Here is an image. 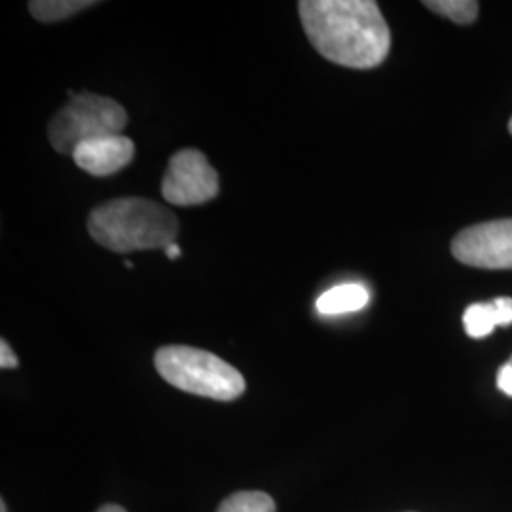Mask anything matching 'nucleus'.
<instances>
[{
	"label": "nucleus",
	"mask_w": 512,
	"mask_h": 512,
	"mask_svg": "<svg viewBox=\"0 0 512 512\" xmlns=\"http://www.w3.org/2000/svg\"><path fill=\"white\" fill-rule=\"evenodd\" d=\"M97 512H126L122 507H118V505H105V507H101Z\"/></svg>",
	"instance_id": "obj_16"
},
{
	"label": "nucleus",
	"mask_w": 512,
	"mask_h": 512,
	"mask_svg": "<svg viewBox=\"0 0 512 512\" xmlns=\"http://www.w3.org/2000/svg\"><path fill=\"white\" fill-rule=\"evenodd\" d=\"M71 101L57 110L48 126V139L55 152L73 156L74 150L107 135H122L128 126L126 109L103 95L69 92Z\"/></svg>",
	"instance_id": "obj_4"
},
{
	"label": "nucleus",
	"mask_w": 512,
	"mask_h": 512,
	"mask_svg": "<svg viewBox=\"0 0 512 512\" xmlns=\"http://www.w3.org/2000/svg\"><path fill=\"white\" fill-rule=\"evenodd\" d=\"M88 232L101 247L126 255L169 247L179 234V220L152 200L118 198L93 209Z\"/></svg>",
	"instance_id": "obj_2"
},
{
	"label": "nucleus",
	"mask_w": 512,
	"mask_h": 512,
	"mask_svg": "<svg viewBox=\"0 0 512 512\" xmlns=\"http://www.w3.org/2000/svg\"><path fill=\"white\" fill-rule=\"evenodd\" d=\"M465 332L471 338H486L494 332L495 327L512 325V298L499 296L492 302L471 304L463 313Z\"/></svg>",
	"instance_id": "obj_8"
},
{
	"label": "nucleus",
	"mask_w": 512,
	"mask_h": 512,
	"mask_svg": "<svg viewBox=\"0 0 512 512\" xmlns=\"http://www.w3.org/2000/svg\"><path fill=\"white\" fill-rule=\"evenodd\" d=\"M135 145L124 135H107L74 150V164L93 177H110L133 162Z\"/></svg>",
	"instance_id": "obj_7"
},
{
	"label": "nucleus",
	"mask_w": 512,
	"mask_h": 512,
	"mask_svg": "<svg viewBox=\"0 0 512 512\" xmlns=\"http://www.w3.org/2000/svg\"><path fill=\"white\" fill-rule=\"evenodd\" d=\"M370 293L361 283H344L336 285L321 294L315 302V308L321 315H344L355 313L368 306Z\"/></svg>",
	"instance_id": "obj_9"
},
{
	"label": "nucleus",
	"mask_w": 512,
	"mask_h": 512,
	"mask_svg": "<svg viewBox=\"0 0 512 512\" xmlns=\"http://www.w3.org/2000/svg\"><path fill=\"white\" fill-rule=\"evenodd\" d=\"M433 14L450 19L458 25H469L478 18V2L475 0H427L423 2Z\"/></svg>",
	"instance_id": "obj_11"
},
{
	"label": "nucleus",
	"mask_w": 512,
	"mask_h": 512,
	"mask_svg": "<svg viewBox=\"0 0 512 512\" xmlns=\"http://www.w3.org/2000/svg\"><path fill=\"white\" fill-rule=\"evenodd\" d=\"M219 190V175L203 152L183 148L171 156L162 181L165 202L194 207L215 200Z\"/></svg>",
	"instance_id": "obj_5"
},
{
	"label": "nucleus",
	"mask_w": 512,
	"mask_h": 512,
	"mask_svg": "<svg viewBox=\"0 0 512 512\" xmlns=\"http://www.w3.org/2000/svg\"><path fill=\"white\" fill-rule=\"evenodd\" d=\"M19 365L18 355L14 353V349L10 348V344L6 340H0V366L6 370L16 368Z\"/></svg>",
	"instance_id": "obj_14"
},
{
	"label": "nucleus",
	"mask_w": 512,
	"mask_h": 512,
	"mask_svg": "<svg viewBox=\"0 0 512 512\" xmlns=\"http://www.w3.org/2000/svg\"><path fill=\"white\" fill-rule=\"evenodd\" d=\"M217 512H275V501L264 492H238L226 497Z\"/></svg>",
	"instance_id": "obj_12"
},
{
	"label": "nucleus",
	"mask_w": 512,
	"mask_h": 512,
	"mask_svg": "<svg viewBox=\"0 0 512 512\" xmlns=\"http://www.w3.org/2000/svg\"><path fill=\"white\" fill-rule=\"evenodd\" d=\"M497 387L505 395L512 397V357L505 365L499 368V372H497Z\"/></svg>",
	"instance_id": "obj_13"
},
{
	"label": "nucleus",
	"mask_w": 512,
	"mask_h": 512,
	"mask_svg": "<svg viewBox=\"0 0 512 512\" xmlns=\"http://www.w3.org/2000/svg\"><path fill=\"white\" fill-rule=\"evenodd\" d=\"M456 260L480 270H512V219L488 220L461 230L452 241Z\"/></svg>",
	"instance_id": "obj_6"
},
{
	"label": "nucleus",
	"mask_w": 512,
	"mask_h": 512,
	"mask_svg": "<svg viewBox=\"0 0 512 512\" xmlns=\"http://www.w3.org/2000/svg\"><path fill=\"white\" fill-rule=\"evenodd\" d=\"M509 131H511V135H512V118H511V122H509Z\"/></svg>",
	"instance_id": "obj_18"
},
{
	"label": "nucleus",
	"mask_w": 512,
	"mask_h": 512,
	"mask_svg": "<svg viewBox=\"0 0 512 512\" xmlns=\"http://www.w3.org/2000/svg\"><path fill=\"white\" fill-rule=\"evenodd\" d=\"M154 365L167 384L190 395L228 403L245 391L241 372L203 349L165 346L156 351Z\"/></svg>",
	"instance_id": "obj_3"
},
{
	"label": "nucleus",
	"mask_w": 512,
	"mask_h": 512,
	"mask_svg": "<svg viewBox=\"0 0 512 512\" xmlns=\"http://www.w3.org/2000/svg\"><path fill=\"white\" fill-rule=\"evenodd\" d=\"M164 251L167 258H171V260H175V258L181 256V247H179L177 243H171L169 247H165Z\"/></svg>",
	"instance_id": "obj_15"
},
{
	"label": "nucleus",
	"mask_w": 512,
	"mask_h": 512,
	"mask_svg": "<svg viewBox=\"0 0 512 512\" xmlns=\"http://www.w3.org/2000/svg\"><path fill=\"white\" fill-rule=\"evenodd\" d=\"M0 512H8V509H6V503H4V501L0 503Z\"/></svg>",
	"instance_id": "obj_17"
},
{
	"label": "nucleus",
	"mask_w": 512,
	"mask_h": 512,
	"mask_svg": "<svg viewBox=\"0 0 512 512\" xmlns=\"http://www.w3.org/2000/svg\"><path fill=\"white\" fill-rule=\"evenodd\" d=\"M95 4V0H33L29 2V12L42 23H57L90 10Z\"/></svg>",
	"instance_id": "obj_10"
},
{
	"label": "nucleus",
	"mask_w": 512,
	"mask_h": 512,
	"mask_svg": "<svg viewBox=\"0 0 512 512\" xmlns=\"http://www.w3.org/2000/svg\"><path fill=\"white\" fill-rule=\"evenodd\" d=\"M298 14L311 46L336 65L374 69L391 50V31L374 0H302Z\"/></svg>",
	"instance_id": "obj_1"
}]
</instances>
